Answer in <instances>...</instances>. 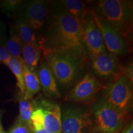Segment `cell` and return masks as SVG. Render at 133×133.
Returning <instances> with one entry per match:
<instances>
[{"label":"cell","mask_w":133,"mask_h":133,"mask_svg":"<svg viewBox=\"0 0 133 133\" xmlns=\"http://www.w3.org/2000/svg\"><path fill=\"white\" fill-rule=\"evenodd\" d=\"M38 43L43 55L65 51L83 55L82 21L55 7L46 34Z\"/></svg>","instance_id":"6da1fadb"},{"label":"cell","mask_w":133,"mask_h":133,"mask_svg":"<svg viewBox=\"0 0 133 133\" xmlns=\"http://www.w3.org/2000/svg\"><path fill=\"white\" fill-rule=\"evenodd\" d=\"M46 62L61 85L74 82L83 67V55L73 52H52L44 54Z\"/></svg>","instance_id":"7a4b0ae2"},{"label":"cell","mask_w":133,"mask_h":133,"mask_svg":"<svg viewBox=\"0 0 133 133\" xmlns=\"http://www.w3.org/2000/svg\"><path fill=\"white\" fill-rule=\"evenodd\" d=\"M92 131L98 133H120L129 118L128 112L119 110L101 98L92 108Z\"/></svg>","instance_id":"3957f363"},{"label":"cell","mask_w":133,"mask_h":133,"mask_svg":"<svg viewBox=\"0 0 133 133\" xmlns=\"http://www.w3.org/2000/svg\"><path fill=\"white\" fill-rule=\"evenodd\" d=\"M97 8L98 12H96L109 21L126 38L132 28V1L126 0H101L98 1Z\"/></svg>","instance_id":"277c9868"},{"label":"cell","mask_w":133,"mask_h":133,"mask_svg":"<svg viewBox=\"0 0 133 133\" xmlns=\"http://www.w3.org/2000/svg\"><path fill=\"white\" fill-rule=\"evenodd\" d=\"M132 83L126 76L120 74L103 86V98L116 109L128 112L132 101Z\"/></svg>","instance_id":"5b68a950"},{"label":"cell","mask_w":133,"mask_h":133,"mask_svg":"<svg viewBox=\"0 0 133 133\" xmlns=\"http://www.w3.org/2000/svg\"><path fill=\"white\" fill-rule=\"evenodd\" d=\"M94 19L102 34L106 50L116 56H123L128 52L129 43L125 36L123 35L112 24L92 11Z\"/></svg>","instance_id":"8992f818"},{"label":"cell","mask_w":133,"mask_h":133,"mask_svg":"<svg viewBox=\"0 0 133 133\" xmlns=\"http://www.w3.org/2000/svg\"><path fill=\"white\" fill-rule=\"evenodd\" d=\"M104 85L90 73L86 74L68 92L65 99L76 103L89 104L96 99Z\"/></svg>","instance_id":"52a82bcc"},{"label":"cell","mask_w":133,"mask_h":133,"mask_svg":"<svg viewBox=\"0 0 133 133\" xmlns=\"http://www.w3.org/2000/svg\"><path fill=\"white\" fill-rule=\"evenodd\" d=\"M62 133H88L92 131L91 115L81 108L69 107L61 116Z\"/></svg>","instance_id":"ba28073f"},{"label":"cell","mask_w":133,"mask_h":133,"mask_svg":"<svg viewBox=\"0 0 133 133\" xmlns=\"http://www.w3.org/2000/svg\"><path fill=\"white\" fill-rule=\"evenodd\" d=\"M82 24L84 48L91 57L107 52L102 34L94 19L92 11H89L84 16Z\"/></svg>","instance_id":"9c48e42d"},{"label":"cell","mask_w":133,"mask_h":133,"mask_svg":"<svg viewBox=\"0 0 133 133\" xmlns=\"http://www.w3.org/2000/svg\"><path fill=\"white\" fill-rule=\"evenodd\" d=\"M33 105L41 110L43 125L49 133H62L61 116L62 111L59 105L39 95L32 99Z\"/></svg>","instance_id":"30bf717a"},{"label":"cell","mask_w":133,"mask_h":133,"mask_svg":"<svg viewBox=\"0 0 133 133\" xmlns=\"http://www.w3.org/2000/svg\"><path fill=\"white\" fill-rule=\"evenodd\" d=\"M91 57V68L96 75L101 78H114L120 75L121 66L117 56L107 52Z\"/></svg>","instance_id":"8fae6325"},{"label":"cell","mask_w":133,"mask_h":133,"mask_svg":"<svg viewBox=\"0 0 133 133\" xmlns=\"http://www.w3.org/2000/svg\"><path fill=\"white\" fill-rule=\"evenodd\" d=\"M49 13L48 6L43 0L28 1L24 6L21 19L33 30L40 29L44 24Z\"/></svg>","instance_id":"7c38bea8"},{"label":"cell","mask_w":133,"mask_h":133,"mask_svg":"<svg viewBox=\"0 0 133 133\" xmlns=\"http://www.w3.org/2000/svg\"><path fill=\"white\" fill-rule=\"evenodd\" d=\"M41 89L43 94L49 99L61 97L57 81L49 66L46 62L41 63L37 71Z\"/></svg>","instance_id":"4fadbf2b"},{"label":"cell","mask_w":133,"mask_h":133,"mask_svg":"<svg viewBox=\"0 0 133 133\" xmlns=\"http://www.w3.org/2000/svg\"><path fill=\"white\" fill-rule=\"evenodd\" d=\"M42 51L38 41L30 44H23L22 48V58L28 69L36 72L40 60Z\"/></svg>","instance_id":"5bb4252c"},{"label":"cell","mask_w":133,"mask_h":133,"mask_svg":"<svg viewBox=\"0 0 133 133\" xmlns=\"http://www.w3.org/2000/svg\"><path fill=\"white\" fill-rule=\"evenodd\" d=\"M22 65L25 86L24 96L28 99H33V97L37 94L41 89L37 72L30 70L23 61H22Z\"/></svg>","instance_id":"9a60e30c"},{"label":"cell","mask_w":133,"mask_h":133,"mask_svg":"<svg viewBox=\"0 0 133 133\" xmlns=\"http://www.w3.org/2000/svg\"><path fill=\"white\" fill-rule=\"evenodd\" d=\"M56 7L62 10L71 16L80 19L81 21L84 16L89 12L86 4L83 1L78 0H64L57 2Z\"/></svg>","instance_id":"2e32d148"},{"label":"cell","mask_w":133,"mask_h":133,"mask_svg":"<svg viewBox=\"0 0 133 133\" xmlns=\"http://www.w3.org/2000/svg\"><path fill=\"white\" fill-rule=\"evenodd\" d=\"M17 101L19 109V115L17 119L30 126L31 115L33 112L32 99L26 98L19 91L17 94Z\"/></svg>","instance_id":"e0dca14e"},{"label":"cell","mask_w":133,"mask_h":133,"mask_svg":"<svg viewBox=\"0 0 133 133\" xmlns=\"http://www.w3.org/2000/svg\"><path fill=\"white\" fill-rule=\"evenodd\" d=\"M12 28L23 44H30L38 41L34 30L21 18L16 22Z\"/></svg>","instance_id":"ac0fdd59"},{"label":"cell","mask_w":133,"mask_h":133,"mask_svg":"<svg viewBox=\"0 0 133 133\" xmlns=\"http://www.w3.org/2000/svg\"><path fill=\"white\" fill-rule=\"evenodd\" d=\"M23 43L18 36L12 26L10 28L9 37L7 39L5 46L7 48L10 55L13 57L22 61V48Z\"/></svg>","instance_id":"d6986e66"},{"label":"cell","mask_w":133,"mask_h":133,"mask_svg":"<svg viewBox=\"0 0 133 133\" xmlns=\"http://www.w3.org/2000/svg\"><path fill=\"white\" fill-rule=\"evenodd\" d=\"M22 61H19L16 58L11 56L6 65L9 68L11 72L16 77L17 81V86L19 88V92L22 94H25V86L23 75V69Z\"/></svg>","instance_id":"ffe728a7"},{"label":"cell","mask_w":133,"mask_h":133,"mask_svg":"<svg viewBox=\"0 0 133 133\" xmlns=\"http://www.w3.org/2000/svg\"><path fill=\"white\" fill-rule=\"evenodd\" d=\"M30 128L31 133H49L46 130L43 125V116L41 110L34 105Z\"/></svg>","instance_id":"44dd1931"},{"label":"cell","mask_w":133,"mask_h":133,"mask_svg":"<svg viewBox=\"0 0 133 133\" xmlns=\"http://www.w3.org/2000/svg\"><path fill=\"white\" fill-rule=\"evenodd\" d=\"M22 3V1L19 0H6L1 3L0 8L6 12H15L21 9Z\"/></svg>","instance_id":"7402d4cb"},{"label":"cell","mask_w":133,"mask_h":133,"mask_svg":"<svg viewBox=\"0 0 133 133\" xmlns=\"http://www.w3.org/2000/svg\"><path fill=\"white\" fill-rule=\"evenodd\" d=\"M9 133H31V131L29 126L17 119Z\"/></svg>","instance_id":"603a6c76"},{"label":"cell","mask_w":133,"mask_h":133,"mask_svg":"<svg viewBox=\"0 0 133 133\" xmlns=\"http://www.w3.org/2000/svg\"><path fill=\"white\" fill-rule=\"evenodd\" d=\"M11 57L5 44H0V62L6 65Z\"/></svg>","instance_id":"cb8c5ba5"},{"label":"cell","mask_w":133,"mask_h":133,"mask_svg":"<svg viewBox=\"0 0 133 133\" xmlns=\"http://www.w3.org/2000/svg\"><path fill=\"white\" fill-rule=\"evenodd\" d=\"M132 62L129 63L123 68H121L120 74L126 76L128 78L133 82V70H132Z\"/></svg>","instance_id":"d4e9b609"},{"label":"cell","mask_w":133,"mask_h":133,"mask_svg":"<svg viewBox=\"0 0 133 133\" xmlns=\"http://www.w3.org/2000/svg\"><path fill=\"white\" fill-rule=\"evenodd\" d=\"M7 39L6 25L3 22L0 21V44H5Z\"/></svg>","instance_id":"484cf974"},{"label":"cell","mask_w":133,"mask_h":133,"mask_svg":"<svg viewBox=\"0 0 133 133\" xmlns=\"http://www.w3.org/2000/svg\"><path fill=\"white\" fill-rule=\"evenodd\" d=\"M120 133H133L132 121L128 122L121 129Z\"/></svg>","instance_id":"4316f807"},{"label":"cell","mask_w":133,"mask_h":133,"mask_svg":"<svg viewBox=\"0 0 133 133\" xmlns=\"http://www.w3.org/2000/svg\"><path fill=\"white\" fill-rule=\"evenodd\" d=\"M3 113H4V111L2 109H0V133H2L4 132V129H3V125H2V116L3 115Z\"/></svg>","instance_id":"83f0119b"},{"label":"cell","mask_w":133,"mask_h":133,"mask_svg":"<svg viewBox=\"0 0 133 133\" xmlns=\"http://www.w3.org/2000/svg\"><path fill=\"white\" fill-rule=\"evenodd\" d=\"M88 133H98V132H94V131H91V132H88Z\"/></svg>","instance_id":"f1b7e54d"},{"label":"cell","mask_w":133,"mask_h":133,"mask_svg":"<svg viewBox=\"0 0 133 133\" xmlns=\"http://www.w3.org/2000/svg\"><path fill=\"white\" fill-rule=\"evenodd\" d=\"M2 133H8V132H4H4H3Z\"/></svg>","instance_id":"f546056e"},{"label":"cell","mask_w":133,"mask_h":133,"mask_svg":"<svg viewBox=\"0 0 133 133\" xmlns=\"http://www.w3.org/2000/svg\"><path fill=\"white\" fill-rule=\"evenodd\" d=\"M0 63H1V62H0Z\"/></svg>","instance_id":"4dcf8cb0"}]
</instances>
